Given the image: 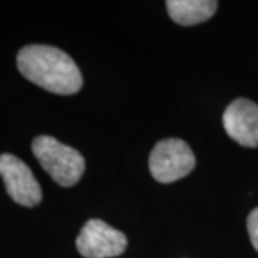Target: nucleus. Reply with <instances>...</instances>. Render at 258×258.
I'll list each match as a JSON object with an SVG mask.
<instances>
[{"label": "nucleus", "instance_id": "f257e3e1", "mask_svg": "<svg viewBox=\"0 0 258 258\" xmlns=\"http://www.w3.org/2000/svg\"><path fill=\"white\" fill-rule=\"evenodd\" d=\"M18 69L28 81L57 95H74L82 88V74L63 50L47 45H29L18 53Z\"/></svg>", "mask_w": 258, "mask_h": 258}, {"label": "nucleus", "instance_id": "f03ea898", "mask_svg": "<svg viewBox=\"0 0 258 258\" xmlns=\"http://www.w3.org/2000/svg\"><path fill=\"white\" fill-rule=\"evenodd\" d=\"M33 155L50 178L60 186H72L85 172V159L79 151L57 139L40 135L33 139Z\"/></svg>", "mask_w": 258, "mask_h": 258}, {"label": "nucleus", "instance_id": "7ed1b4c3", "mask_svg": "<svg viewBox=\"0 0 258 258\" xmlns=\"http://www.w3.org/2000/svg\"><path fill=\"white\" fill-rule=\"evenodd\" d=\"M195 162L192 149L186 142L176 138L164 139L149 155V171L158 182L169 184L188 175Z\"/></svg>", "mask_w": 258, "mask_h": 258}, {"label": "nucleus", "instance_id": "20e7f679", "mask_svg": "<svg viewBox=\"0 0 258 258\" xmlns=\"http://www.w3.org/2000/svg\"><path fill=\"white\" fill-rule=\"evenodd\" d=\"M126 247V235L101 220H89L76 238V248L85 258L118 257Z\"/></svg>", "mask_w": 258, "mask_h": 258}, {"label": "nucleus", "instance_id": "39448f33", "mask_svg": "<svg viewBox=\"0 0 258 258\" xmlns=\"http://www.w3.org/2000/svg\"><path fill=\"white\" fill-rule=\"evenodd\" d=\"M0 176L15 203L36 207L42 201V189L33 172L22 159L12 154L0 155Z\"/></svg>", "mask_w": 258, "mask_h": 258}, {"label": "nucleus", "instance_id": "423d86ee", "mask_svg": "<svg viewBox=\"0 0 258 258\" xmlns=\"http://www.w3.org/2000/svg\"><path fill=\"white\" fill-rule=\"evenodd\" d=\"M222 125L231 139L242 147H258V105L240 98L231 102L222 115Z\"/></svg>", "mask_w": 258, "mask_h": 258}, {"label": "nucleus", "instance_id": "0eeeda50", "mask_svg": "<svg viewBox=\"0 0 258 258\" xmlns=\"http://www.w3.org/2000/svg\"><path fill=\"white\" fill-rule=\"evenodd\" d=\"M215 0H168L166 9L169 18L178 25L192 26L207 22L217 12Z\"/></svg>", "mask_w": 258, "mask_h": 258}, {"label": "nucleus", "instance_id": "6e6552de", "mask_svg": "<svg viewBox=\"0 0 258 258\" xmlns=\"http://www.w3.org/2000/svg\"><path fill=\"white\" fill-rule=\"evenodd\" d=\"M247 230H248L251 244L258 251V208L249 212L248 218H247Z\"/></svg>", "mask_w": 258, "mask_h": 258}]
</instances>
